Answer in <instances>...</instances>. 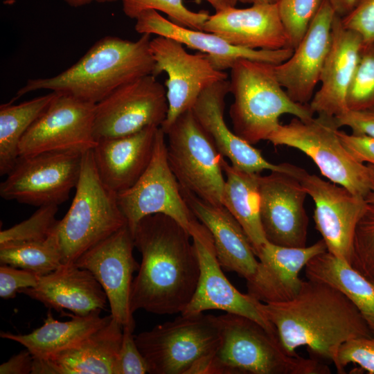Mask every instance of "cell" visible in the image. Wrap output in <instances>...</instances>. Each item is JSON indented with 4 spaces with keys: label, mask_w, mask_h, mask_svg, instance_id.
<instances>
[{
    "label": "cell",
    "mask_w": 374,
    "mask_h": 374,
    "mask_svg": "<svg viewBox=\"0 0 374 374\" xmlns=\"http://www.w3.org/2000/svg\"><path fill=\"white\" fill-rule=\"evenodd\" d=\"M199 262V278L195 294L181 314L218 310L252 319L277 332L258 308L260 301L239 292L227 279L215 254L212 236L202 223L191 235Z\"/></svg>",
    "instance_id": "ac0fdd59"
},
{
    "label": "cell",
    "mask_w": 374,
    "mask_h": 374,
    "mask_svg": "<svg viewBox=\"0 0 374 374\" xmlns=\"http://www.w3.org/2000/svg\"><path fill=\"white\" fill-rule=\"evenodd\" d=\"M210 3L215 12L222 11L229 8L235 7L238 0H204Z\"/></svg>",
    "instance_id": "7dc6e473"
},
{
    "label": "cell",
    "mask_w": 374,
    "mask_h": 374,
    "mask_svg": "<svg viewBox=\"0 0 374 374\" xmlns=\"http://www.w3.org/2000/svg\"><path fill=\"white\" fill-rule=\"evenodd\" d=\"M275 65L239 59L230 68L233 102L229 116L233 131L252 145L267 140L284 114L304 120L314 114L309 105L297 103L290 98L276 77Z\"/></svg>",
    "instance_id": "5b68a950"
},
{
    "label": "cell",
    "mask_w": 374,
    "mask_h": 374,
    "mask_svg": "<svg viewBox=\"0 0 374 374\" xmlns=\"http://www.w3.org/2000/svg\"><path fill=\"white\" fill-rule=\"evenodd\" d=\"M230 93L229 80L219 81L206 89L191 109L195 116L212 139L219 152L234 167L251 173L263 170L288 172L287 163L268 161L261 151L233 131L224 118L225 98Z\"/></svg>",
    "instance_id": "7402d4cb"
},
{
    "label": "cell",
    "mask_w": 374,
    "mask_h": 374,
    "mask_svg": "<svg viewBox=\"0 0 374 374\" xmlns=\"http://www.w3.org/2000/svg\"><path fill=\"white\" fill-rule=\"evenodd\" d=\"M117 199L132 233L141 219L154 214L172 218L190 235L200 224L170 168L166 134L161 127L148 168L133 186L117 193Z\"/></svg>",
    "instance_id": "30bf717a"
},
{
    "label": "cell",
    "mask_w": 374,
    "mask_h": 374,
    "mask_svg": "<svg viewBox=\"0 0 374 374\" xmlns=\"http://www.w3.org/2000/svg\"><path fill=\"white\" fill-rule=\"evenodd\" d=\"M132 235L141 263L131 287L132 312L181 313L195 294L200 273L191 235L163 214L143 217Z\"/></svg>",
    "instance_id": "6da1fadb"
},
{
    "label": "cell",
    "mask_w": 374,
    "mask_h": 374,
    "mask_svg": "<svg viewBox=\"0 0 374 374\" xmlns=\"http://www.w3.org/2000/svg\"><path fill=\"white\" fill-rule=\"evenodd\" d=\"M287 167L314 202L315 228L327 251L350 265L355 227L368 206L364 197L302 168L289 163Z\"/></svg>",
    "instance_id": "5bb4252c"
},
{
    "label": "cell",
    "mask_w": 374,
    "mask_h": 374,
    "mask_svg": "<svg viewBox=\"0 0 374 374\" xmlns=\"http://www.w3.org/2000/svg\"><path fill=\"white\" fill-rule=\"evenodd\" d=\"M133 235L127 224L82 253L74 263L89 271L103 288L112 317L124 328L134 329L130 307L133 274L140 265L133 256Z\"/></svg>",
    "instance_id": "2e32d148"
},
{
    "label": "cell",
    "mask_w": 374,
    "mask_h": 374,
    "mask_svg": "<svg viewBox=\"0 0 374 374\" xmlns=\"http://www.w3.org/2000/svg\"><path fill=\"white\" fill-rule=\"evenodd\" d=\"M370 178V190L365 197V200L368 204L374 205V166L366 164Z\"/></svg>",
    "instance_id": "c3c4849f"
},
{
    "label": "cell",
    "mask_w": 374,
    "mask_h": 374,
    "mask_svg": "<svg viewBox=\"0 0 374 374\" xmlns=\"http://www.w3.org/2000/svg\"><path fill=\"white\" fill-rule=\"evenodd\" d=\"M220 340L218 317L181 314L135 336L150 374H195L213 357Z\"/></svg>",
    "instance_id": "52a82bcc"
},
{
    "label": "cell",
    "mask_w": 374,
    "mask_h": 374,
    "mask_svg": "<svg viewBox=\"0 0 374 374\" xmlns=\"http://www.w3.org/2000/svg\"><path fill=\"white\" fill-rule=\"evenodd\" d=\"M50 310L44 324L33 332L25 335L1 332L0 337L21 344L33 358L44 359L76 346L111 317V314L101 317L102 310H96L85 316L69 314L71 320L60 321Z\"/></svg>",
    "instance_id": "f1b7e54d"
},
{
    "label": "cell",
    "mask_w": 374,
    "mask_h": 374,
    "mask_svg": "<svg viewBox=\"0 0 374 374\" xmlns=\"http://www.w3.org/2000/svg\"><path fill=\"white\" fill-rule=\"evenodd\" d=\"M33 366V357L26 348L3 363L0 366V373L28 374L32 373Z\"/></svg>",
    "instance_id": "f6af8a7d"
},
{
    "label": "cell",
    "mask_w": 374,
    "mask_h": 374,
    "mask_svg": "<svg viewBox=\"0 0 374 374\" xmlns=\"http://www.w3.org/2000/svg\"><path fill=\"white\" fill-rule=\"evenodd\" d=\"M348 364H357L374 374V336L352 339L340 347L335 364L337 372L344 373Z\"/></svg>",
    "instance_id": "f35d334b"
},
{
    "label": "cell",
    "mask_w": 374,
    "mask_h": 374,
    "mask_svg": "<svg viewBox=\"0 0 374 374\" xmlns=\"http://www.w3.org/2000/svg\"><path fill=\"white\" fill-rule=\"evenodd\" d=\"M135 30L140 34L156 35L172 38L207 55L213 65L223 71L239 59H249L280 64L293 53L292 48L278 50H252L231 45L212 33L191 29L168 20L155 10L141 12L136 19Z\"/></svg>",
    "instance_id": "44dd1931"
},
{
    "label": "cell",
    "mask_w": 374,
    "mask_h": 374,
    "mask_svg": "<svg viewBox=\"0 0 374 374\" xmlns=\"http://www.w3.org/2000/svg\"><path fill=\"white\" fill-rule=\"evenodd\" d=\"M340 17L346 15L353 8L356 0H326Z\"/></svg>",
    "instance_id": "bcb514c9"
},
{
    "label": "cell",
    "mask_w": 374,
    "mask_h": 374,
    "mask_svg": "<svg viewBox=\"0 0 374 374\" xmlns=\"http://www.w3.org/2000/svg\"><path fill=\"white\" fill-rule=\"evenodd\" d=\"M363 47L361 36L345 28L335 15L330 49L320 75V88L309 105L314 113L336 117L347 112L346 95Z\"/></svg>",
    "instance_id": "cb8c5ba5"
},
{
    "label": "cell",
    "mask_w": 374,
    "mask_h": 374,
    "mask_svg": "<svg viewBox=\"0 0 374 374\" xmlns=\"http://www.w3.org/2000/svg\"><path fill=\"white\" fill-rule=\"evenodd\" d=\"M202 30L217 35L233 46L248 49L290 48L277 3L215 12L209 15Z\"/></svg>",
    "instance_id": "603a6c76"
},
{
    "label": "cell",
    "mask_w": 374,
    "mask_h": 374,
    "mask_svg": "<svg viewBox=\"0 0 374 374\" xmlns=\"http://www.w3.org/2000/svg\"><path fill=\"white\" fill-rule=\"evenodd\" d=\"M150 49L154 62L152 75L166 72L165 82L168 110L160 127H169L184 112L193 108L200 94L212 84L227 79L203 53H188L182 44L172 38L157 36L150 40Z\"/></svg>",
    "instance_id": "4fadbf2b"
},
{
    "label": "cell",
    "mask_w": 374,
    "mask_h": 374,
    "mask_svg": "<svg viewBox=\"0 0 374 374\" xmlns=\"http://www.w3.org/2000/svg\"><path fill=\"white\" fill-rule=\"evenodd\" d=\"M65 3H66L68 5L78 8L80 6H83L87 4H89L93 2H98V3H105V2H112L116 0H63Z\"/></svg>",
    "instance_id": "681fc988"
},
{
    "label": "cell",
    "mask_w": 374,
    "mask_h": 374,
    "mask_svg": "<svg viewBox=\"0 0 374 374\" xmlns=\"http://www.w3.org/2000/svg\"><path fill=\"white\" fill-rule=\"evenodd\" d=\"M32 299L49 310L85 316L96 310H103L108 302L100 284L88 270L74 264L62 265L54 271L40 276L37 285L21 290Z\"/></svg>",
    "instance_id": "4316f807"
},
{
    "label": "cell",
    "mask_w": 374,
    "mask_h": 374,
    "mask_svg": "<svg viewBox=\"0 0 374 374\" xmlns=\"http://www.w3.org/2000/svg\"><path fill=\"white\" fill-rule=\"evenodd\" d=\"M335 12L326 0L314 17L305 35L285 62L275 65L276 77L290 98L309 105L319 82L328 55Z\"/></svg>",
    "instance_id": "d6986e66"
},
{
    "label": "cell",
    "mask_w": 374,
    "mask_h": 374,
    "mask_svg": "<svg viewBox=\"0 0 374 374\" xmlns=\"http://www.w3.org/2000/svg\"><path fill=\"white\" fill-rule=\"evenodd\" d=\"M350 265L374 283V205L368 204L356 225Z\"/></svg>",
    "instance_id": "74e56055"
},
{
    "label": "cell",
    "mask_w": 374,
    "mask_h": 374,
    "mask_svg": "<svg viewBox=\"0 0 374 374\" xmlns=\"http://www.w3.org/2000/svg\"><path fill=\"white\" fill-rule=\"evenodd\" d=\"M279 0H238L243 3L249 4H272L278 3Z\"/></svg>",
    "instance_id": "f907efd6"
},
{
    "label": "cell",
    "mask_w": 374,
    "mask_h": 374,
    "mask_svg": "<svg viewBox=\"0 0 374 374\" xmlns=\"http://www.w3.org/2000/svg\"><path fill=\"white\" fill-rule=\"evenodd\" d=\"M338 136L348 153L358 162L374 166V138L362 134L338 130Z\"/></svg>",
    "instance_id": "7bdbcfd3"
},
{
    "label": "cell",
    "mask_w": 374,
    "mask_h": 374,
    "mask_svg": "<svg viewBox=\"0 0 374 374\" xmlns=\"http://www.w3.org/2000/svg\"><path fill=\"white\" fill-rule=\"evenodd\" d=\"M181 191L194 215L210 232L222 268L249 279L258 260L241 225L224 206L209 204L191 193Z\"/></svg>",
    "instance_id": "83f0119b"
},
{
    "label": "cell",
    "mask_w": 374,
    "mask_h": 374,
    "mask_svg": "<svg viewBox=\"0 0 374 374\" xmlns=\"http://www.w3.org/2000/svg\"><path fill=\"white\" fill-rule=\"evenodd\" d=\"M220 340L210 374H329L315 358L289 351L277 332L252 319L226 313L218 316Z\"/></svg>",
    "instance_id": "277c9868"
},
{
    "label": "cell",
    "mask_w": 374,
    "mask_h": 374,
    "mask_svg": "<svg viewBox=\"0 0 374 374\" xmlns=\"http://www.w3.org/2000/svg\"><path fill=\"white\" fill-rule=\"evenodd\" d=\"M95 105L57 93L22 137L19 155L93 150L97 144L93 134Z\"/></svg>",
    "instance_id": "9a60e30c"
},
{
    "label": "cell",
    "mask_w": 374,
    "mask_h": 374,
    "mask_svg": "<svg viewBox=\"0 0 374 374\" xmlns=\"http://www.w3.org/2000/svg\"><path fill=\"white\" fill-rule=\"evenodd\" d=\"M323 0H279L277 3L280 20L294 49L308 31Z\"/></svg>",
    "instance_id": "8d00e7d4"
},
{
    "label": "cell",
    "mask_w": 374,
    "mask_h": 374,
    "mask_svg": "<svg viewBox=\"0 0 374 374\" xmlns=\"http://www.w3.org/2000/svg\"><path fill=\"white\" fill-rule=\"evenodd\" d=\"M133 331L130 328H123L122 344L115 362L114 374L148 373V364L136 343Z\"/></svg>",
    "instance_id": "ab89813d"
},
{
    "label": "cell",
    "mask_w": 374,
    "mask_h": 374,
    "mask_svg": "<svg viewBox=\"0 0 374 374\" xmlns=\"http://www.w3.org/2000/svg\"><path fill=\"white\" fill-rule=\"evenodd\" d=\"M341 19L345 28L361 36L364 45L374 43V0H356L352 10Z\"/></svg>",
    "instance_id": "60d3db41"
},
{
    "label": "cell",
    "mask_w": 374,
    "mask_h": 374,
    "mask_svg": "<svg viewBox=\"0 0 374 374\" xmlns=\"http://www.w3.org/2000/svg\"><path fill=\"white\" fill-rule=\"evenodd\" d=\"M124 14L131 19L148 10H155L166 14L170 21L191 29L202 30L209 17L207 12L189 10L183 0H122Z\"/></svg>",
    "instance_id": "e575fe53"
},
{
    "label": "cell",
    "mask_w": 374,
    "mask_h": 374,
    "mask_svg": "<svg viewBox=\"0 0 374 374\" xmlns=\"http://www.w3.org/2000/svg\"><path fill=\"white\" fill-rule=\"evenodd\" d=\"M150 36L142 34L134 41L104 37L62 73L28 80L12 101L29 92L47 89L96 104L118 87L152 74L154 62L150 49Z\"/></svg>",
    "instance_id": "3957f363"
},
{
    "label": "cell",
    "mask_w": 374,
    "mask_h": 374,
    "mask_svg": "<svg viewBox=\"0 0 374 374\" xmlns=\"http://www.w3.org/2000/svg\"><path fill=\"white\" fill-rule=\"evenodd\" d=\"M40 276L26 269L1 265L0 297L6 300L15 298L21 290L36 286Z\"/></svg>",
    "instance_id": "b9f144b4"
},
{
    "label": "cell",
    "mask_w": 374,
    "mask_h": 374,
    "mask_svg": "<svg viewBox=\"0 0 374 374\" xmlns=\"http://www.w3.org/2000/svg\"><path fill=\"white\" fill-rule=\"evenodd\" d=\"M127 224L117 193L107 188L96 170L92 150L83 153L75 194L57 224L62 265H70L89 249Z\"/></svg>",
    "instance_id": "8992f818"
},
{
    "label": "cell",
    "mask_w": 374,
    "mask_h": 374,
    "mask_svg": "<svg viewBox=\"0 0 374 374\" xmlns=\"http://www.w3.org/2000/svg\"><path fill=\"white\" fill-rule=\"evenodd\" d=\"M339 127H348L354 134L374 138V108L365 110H348L335 117Z\"/></svg>",
    "instance_id": "ee69618b"
},
{
    "label": "cell",
    "mask_w": 374,
    "mask_h": 374,
    "mask_svg": "<svg viewBox=\"0 0 374 374\" xmlns=\"http://www.w3.org/2000/svg\"><path fill=\"white\" fill-rule=\"evenodd\" d=\"M123 333V326L111 314L76 346L48 358H33L31 374H114Z\"/></svg>",
    "instance_id": "484cf974"
},
{
    "label": "cell",
    "mask_w": 374,
    "mask_h": 374,
    "mask_svg": "<svg viewBox=\"0 0 374 374\" xmlns=\"http://www.w3.org/2000/svg\"><path fill=\"white\" fill-rule=\"evenodd\" d=\"M308 279L328 283L343 292L355 305L374 336V283L347 262L326 251L305 267Z\"/></svg>",
    "instance_id": "4dcf8cb0"
},
{
    "label": "cell",
    "mask_w": 374,
    "mask_h": 374,
    "mask_svg": "<svg viewBox=\"0 0 374 374\" xmlns=\"http://www.w3.org/2000/svg\"><path fill=\"white\" fill-rule=\"evenodd\" d=\"M260 218L267 240L287 247L306 246L308 195L300 181L287 172L259 175Z\"/></svg>",
    "instance_id": "e0dca14e"
},
{
    "label": "cell",
    "mask_w": 374,
    "mask_h": 374,
    "mask_svg": "<svg viewBox=\"0 0 374 374\" xmlns=\"http://www.w3.org/2000/svg\"><path fill=\"white\" fill-rule=\"evenodd\" d=\"M258 308L289 351L296 353L305 346L334 365L344 343L373 336L353 302L338 289L318 280H303L299 294L289 301L259 302Z\"/></svg>",
    "instance_id": "7a4b0ae2"
},
{
    "label": "cell",
    "mask_w": 374,
    "mask_h": 374,
    "mask_svg": "<svg viewBox=\"0 0 374 374\" xmlns=\"http://www.w3.org/2000/svg\"><path fill=\"white\" fill-rule=\"evenodd\" d=\"M339 128L335 117L322 114L305 120L294 117L280 124L267 141L301 151L330 181L365 198L370 190L367 166L348 153L338 136Z\"/></svg>",
    "instance_id": "ba28073f"
},
{
    "label": "cell",
    "mask_w": 374,
    "mask_h": 374,
    "mask_svg": "<svg viewBox=\"0 0 374 374\" xmlns=\"http://www.w3.org/2000/svg\"><path fill=\"white\" fill-rule=\"evenodd\" d=\"M83 153L55 151L19 156L0 184L1 197L37 207L59 206L77 186Z\"/></svg>",
    "instance_id": "8fae6325"
},
{
    "label": "cell",
    "mask_w": 374,
    "mask_h": 374,
    "mask_svg": "<svg viewBox=\"0 0 374 374\" xmlns=\"http://www.w3.org/2000/svg\"><path fill=\"white\" fill-rule=\"evenodd\" d=\"M1 265L26 269L39 276L48 274L62 265L57 226L46 240L0 247Z\"/></svg>",
    "instance_id": "d6a6232c"
},
{
    "label": "cell",
    "mask_w": 374,
    "mask_h": 374,
    "mask_svg": "<svg viewBox=\"0 0 374 374\" xmlns=\"http://www.w3.org/2000/svg\"><path fill=\"white\" fill-rule=\"evenodd\" d=\"M348 110L374 108V43L364 45L346 95Z\"/></svg>",
    "instance_id": "d590c367"
},
{
    "label": "cell",
    "mask_w": 374,
    "mask_h": 374,
    "mask_svg": "<svg viewBox=\"0 0 374 374\" xmlns=\"http://www.w3.org/2000/svg\"><path fill=\"white\" fill-rule=\"evenodd\" d=\"M160 127H148L125 136L103 139L92 150L103 184L116 193L133 186L148 168Z\"/></svg>",
    "instance_id": "d4e9b609"
},
{
    "label": "cell",
    "mask_w": 374,
    "mask_h": 374,
    "mask_svg": "<svg viewBox=\"0 0 374 374\" xmlns=\"http://www.w3.org/2000/svg\"><path fill=\"white\" fill-rule=\"evenodd\" d=\"M57 211V205L39 206L28 219L1 231L0 247L47 239L57 226L58 220L55 215Z\"/></svg>",
    "instance_id": "836d02e7"
},
{
    "label": "cell",
    "mask_w": 374,
    "mask_h": 374,
    "mask_svg": "<svg viewBox=\"0 0 374 374\" xmlns=\"http://www.w3.org/2000/svg\"><path fill=\"white\" fill-rule=\"evenodd\" d=\"M327 251L323 239L310 246L287 247L267 241L257 258L258 264L247 282V294L263 303L293 299L301 289V269L317 255Z\"/></svg>",
    "instance_id": "ffe728a7"
},
{
    "label": "cell",
    "mask_w": 374,
    "mask_h": 374,
    "mask_svg": "<svg viewBox=\"0 0 374 374\" xmlns=\"http://www.w3.org/2000/svg\"><path fill=\"white\" fill-rule=\"evenodd\" d=\"M163 131L169 166L181 188L209 204L223 206L224 157L192 109L181 114Z\"/></svg>",
    "instance_id": "9c48e42d"
},
{
    "label": "cell",
    "mask_w": 374,
    "mask_h": 374,
    "mask_svg": "<svg viewBox=\"0 0 374 374\" xmlns=\"http://www.w3.org/2000/svg\"><path fill=\"white\" fill-rule=\"evenodd\" d=\"M51 91L19 104L0 106V175H7L19 155L20 141L33 123L56 96Z\"/></svg>",
    "instance_id": "1f68e13d"
},
{
    "label": "cell",
    "mask_w": 374,
    "mask_h": 374,
    "mask_svg": "<svg viewBox=\"0 0 374 374\" xmlns=\"http://www.w3.org/2000/svg\"><path fill=\"white\" fill-rule=\"evenodd\" d=\"M166 89L152 74L114 90L95 105V139L134 134L148 127H161L166 118Z\"/></svg>",
    "instance_id": "7c38bea8"
},
{
    "label": "cell",
    "mask_w": 374,
    "mask_h": 374,
    "mask_svg": "<svg viewBox=\"0 0 374 374\" xmlns=\"http://www.w3.org/2000/svg\"><path fill=\"white\" fill-rule=\"evenodd\" d=\"M222 168L226 175L222 205L241 225L257 257L267 241L260 218V173L242 170L228 163L225 159Z\"/></svg>",
    "instance_id": "f546056e"
}]
</instances>
